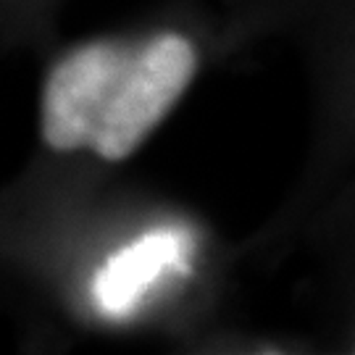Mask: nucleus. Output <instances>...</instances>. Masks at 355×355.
Returning a JSON list of instances; mask_svg holds the SVG:
<instances>
[{"label": "nucleus", "mask_w": 355, "mask_h": 355, "mask_svg": "<svg viewBox=\"0 0 355 355\" xmlns=\"http://www.w3.org/2000/svg\"><path fill=\"white\" fill-rule=\"evenodd\" d=\"M195 71V45L174 32L142 45L89 42L48 74L42 140L58 153L89 148L103 161H124L164 121Z\"/></svg>", "instance_id": "1"}, {"label": "nucleus", "mask_w": 355, "mask_h": 355, "mask_svg": "<svg viewBox=\"0 0 355 355\" xmlns=\"http://www.w3.org/2000/svg\"><path fill=\"white\" fill-rule=\"evenodd\" d=\"M190 237L182 229H153L124 245L92 277L95 305L108 316H129L166 268L184 263Z\"/></svg>", "instance_id": "2"}]
</instances>
